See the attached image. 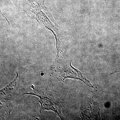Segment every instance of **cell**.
I'll return each mask as SVG.
<instances>
[{"mask_svg": "<svg viewBox=\"0 0 120 120\" xmlns=\"http://www.w3.org/2000/svg\"><path fill=\"white\" fill-rule=\"evenodd\" d=\"M41 101H39L41 104V109H46L52 110L57 113L58 116L62 118V114L61 112L60 108L58 106L56 103L49 99L45 98L40 97Z\"/></svg>", "mask_w": 120, "mask_h": 120, "instance_id": "cell-1", "label": "cell"}]
</instances>
